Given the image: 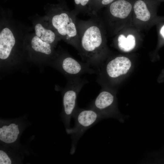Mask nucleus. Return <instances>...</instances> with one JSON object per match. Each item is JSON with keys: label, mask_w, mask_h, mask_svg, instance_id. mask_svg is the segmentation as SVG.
I'll return each mask as SVG.
<instances>
[{"label": "nucleus", "mask_w": 164, "mask_h": 164, "mask_svg": "<svg viewBox=\"0 0 164 164\" xmlns=\"http://www.w3.org/2000/svg\"><path fill=\"white\" fill-rule=\"evenodd\" d=\"M79 37L78 53L84 62L98 71L104 63L107 50L102 28L92 21L77 22Z\"/></svg>", "instance_id": "obj_1"}, {"label": "nucleus", "mask_w": 164, "mask_h": 164, "mask_svg": "<svg viewBox=\"0 0 164 164\" xmlns=\"http://www.w3.org/2000/svg\"><path fill=\"white\" fill-rule=\"evenodd\" d=\"M73 117L75 121L74 126L67 129V133L71 135L72 141L70 152L71 154L75 152L77 142L85 131L104 119L97 111L88 107L81 108L78 107Z\"/></svg>", "instance_id": "obj_2"}, {"label": "nucleus", "mask_w": 164, "mask_h": 164, "mask_svg": "<svg viewBox=\"0 0 164 164\" xmlns=\"http://www.w3.org/2000/svg\"><path fill=\"white\" fill-rule=\"evenodd\" d=\"M68 82L64 88L60 89L62 96L63 120L69 128L71 117L77 109V98L80 91L88 81L84 78L77 77L68 79Z\"/></svg>", "instance_id": "obj_3"}, {"label": "nucleus", "mask_w": 164, "mask_h": 164, "mask_svg": "<svg viewBox=\"0 0 164 164\" xmlns=\"http://www.w3.org/2000/svg\"><path fill=\"white\" fill-rule=\"evenodd\" d=\"M131 62L127 57L118 56L109 60L105 64H103L97 71L96 81L101 86L107 82L117 80L129 70Z\"/></svg>", "instance_id": "obj_4"}, {"label": "nucleus", "mask_w": 164, "mask_h": 164, "mask_svg": "<svg viewBox=\"0 0 164 164\" xmlns=\"http://www.w3.org/2000/svg\"><path fill=\"white\" fill-rule=\"evenodd\" d=\"M101 87L100 93L88 107L97 111L104 119L113 118L123 122L126 117L122 115L117 108L115 94L104 86Z\"/></svg>", "instance_id": "obj_5"}, {"label": "nucleus", "mask_w": 164, "mask_h": 164, "mask_svg": "<svg viewBox=\"0 0 164 164\" xmlns=\"http://www.w3.org/2000/svg\"><path fill=\"white\" fill-rule=\"evenodd\" d=\"M49 65L61 72L67 79L80 77L84 73L92 74L96 72L87 63L80 62L68 55L57 57Z\"/></svg>", "instance_id": "obj_6"}, {"label": "nucleus", "mask_w": 164, "mask_h": 164, "mask_svg": "<svg viewBox=\"0 0 164 164\" xmlns=\"http://www.w3.org/2000/svg\"><path fill=\"white\" fill-rule=\"evenodd\" d=\"M15 43V39L11 30L7 28L3 29L0 33L1 68H5Z\"/></svg>", "instance_id": "obj_7"}, {"label": "nucleus", "mask_w": 164, "mask_h": 164, "mask_svg": "<svg viewBox=\"0 0 164 164\" xmlns=\"http://www.w3.org/2000/svg\"><path fill=\"white\" fill-rule=\"evenodd\" d=\"M108 6V12L111 16L119 19L127 17L133 8L132 3L128 0H115Z\"/></svg>", "instance_id": "obj_8"}, {"label": "nucleus", "mask_w": 164, "mask_h": 164, "mask_svg": "<svg viewBox=\"0 0 164 164\" xmlns=\"http://www.w3.org/2000/svg\"><path fill=\"white\" fill-rule=\"evenodd\" d=\"M19 131V125L15 123L3 125L0 128V140L6 143H13L17 139Z\"/></svg>", "instance_id": "obj_9"}, {"label": "nucleus", "mask_w": 164, "mask_h": 164, "mask_svg": "<svg viewBox=\"0 0 164 164\" xmlns=\"http://www.w3.org/2000/svg\"><path fill=\"white\" fill-rule=\"evenodd\" d=\"M133 8L137 19L143 22L150 19L151 14L146 1L136 0L134 3Z\"/></svg>", "instance_id": "obj_10"}, {"label": "nucleus", "mask_w": 164, "mask_h": 164, "mask_svg": "<svg viewBox=\"0 0 164 164\" xmlns=\"http://www.w3.org/2000/svg\"><path fill=\"white\" fill-rule=\"evenodd\" d=\"M31 46L33 50L36 52L46 55H50L53 53L50 44L43 41L37 36L32 38Z\"/></svg>", "instance_id": "obj_11"}, {"label": "nucleus", "mask_w": 164, "mask_h": 164, "mask_svg": "<svg viewBox=\"0 0 164 164\" xmlns=\"http://www.w3.org/2000/svg\"><path fill=\"white\" fill-rule=\"evenodd\" d=\"M117 42L119 49L125 52L132 50L136 44L135 37L131 34L128 35L126 37L122 34L119 35L117 38Z\"/></svg>", "instance_id": "obj_12"}, {"label": "nucleus", "mask_w": 164, "mask_h": 164, "mask_svg": "<svg viewBox=\"0 0 164 164\" xmlns=\"http://www.w3.org/2000/svg\"><path fill=\"white\" fill-rule=\"evenodd\" d=\"M35 29L36 36L43 41L50 44L55 41L56 35L54 32L50 30L45 29L40 24H37Z\"/></svg>", "instance_id": "obj_13"}, {"label": "nucleus", "mask_w": 164, "mask_h": 164, "mask_svg": "<svg viewBox=\"0 0 164 164\" xmlns=\"http://www.w3.org/2000/svg\"><path fill=\"white\" fill-rule=\"evenodd\" d=\"M91 0H74L76 12H88V6Z\"/></svg>", "instance_id": "obj_14"}, {"label": "nucleus", "mask_w": 164, "mask_h": 164, "mask_svg": "<svg viewBox=\"0 0 164 164\" xmlns=\"http://www.w3.org/2000/svg\"><path fill=\"white\" fill-rule=\"evenodd\" d=\"M12 161L7 153L4 151L0 150V164H11Z\"/></svg>", "instance_id": "obj_15"}, {"label": "nucleus", "mask_w": 164, "mask_h": 164, "mask_svg": "<svg viewBox=\"0 0 164 164\" xmlns=\"http://www.w3.org/2000/svg\"><path fill=\"white\" fill-rule=\"evenodd\" d=\"M102 0H91L89 3L88 12L93 15L95 14L96 9Z\"/></svg>", "instance_id": "obj_16"}, {"label": "nucleus", "mask_w": 164, "mask_h": 164, "mask_svg": "<svg viewBox=\"0 0 164 164\" xmlns=\"http://www.w3.org/2000/svg\"><path fill=\"white\" fill-rule=\"evenodd\" d=\"M115 0H102L97 5L95 11V14L102 7L108 6Z\"/></svg>", "instance_id": "obj_17"}, {"label": "nucleus", "mask_w": 164, "mask_h": 164, "mask_svg": "<svg viewBox=\"0 0 164 164\" xmlns=\"http://www.w3.org/2000/svg\"><path fill=\"white\" fill-rule=\"evenodd\" d=\"M160 33L162 37L164 38V25L161 29Z\"/></svg>", "instance_id": "obj_18"}]
</instances>
